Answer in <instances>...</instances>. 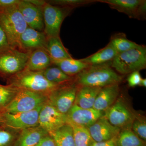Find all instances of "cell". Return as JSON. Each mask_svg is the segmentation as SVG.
I'll return each instance as SVG.
<instances>
[{"instance_id": "obj_1", "label": "cell", "mask_w": 146, "mask_h": 146, "mask_svg": "<svg viewBox=\"0 0 146 146\" xmlns=\"http://www.w3.org/2000/svg\"><path fill=\"white\" fill-rule=\"evenodd\" d=\"M111 63L89 66L76 76L74 82L78 86L100 88L119 84L122 81V77L111 67Z\"/></svg>"}, {"instance_id": "obj_13", "label": "cell", "mask_w": 146, "mask_h": 146, "mask_svg": "<svg viewBox=\"0 0 146 146\" xmlns=\"http://www.w3.org/2000/svg\"><path fill=\"white\" fill-rule=\"evenodd\" d=\"M104 112L93 108L84 109L74 104L66 115L68 122L87 128L104 116Z\"/></svg>"}, {"instance_id": "obj_29", "label": "cell", "mask_w": 146, "mask_h": 146, "mask_svg": "<svg viewBox=\"0 0 146 146\" xmlns=\"http://www.w3.org/2000/svg\"><path fill=\"white\" fill-rule=\"evenodd\" d=\"M20 89L8 84H0V110H3L13 100Z\"/></svg>"}, {"instance_id": "obj_20", "label": "cell", "mask_w": 146, "mask_h": 146, "mask_svg": "<svg viewBox=\"0 0 146 146\" xmlns=\"http://www.w3.org/2000/svg\"><path fill=\"white\" fill-rule=\"evenodd\" d=\"M48 134L39 126L23 129L13 146H35Z\"/></svg>"}, {"instance_id": "obj_19", "label": "cell", "mask_w": 146, "mask_h": 146, "mask_svg": "<svg viewBox=\"0 0 146 146\" xmlns=\"http://www.w3.org/2000/svg\"><path fill=\"white\" fill-rule=\"evenodd\" d=\"M102 88L78 86L74 104L84 109L93 108L97 96Z\"/></svg>"}, {"instance_id": "obj_5", "label": "cell", "mask_w": 146, "mask_h": 146, "mask_svg": "<svg viewBox=\"0 0 146 146\" xmlns=\"http://www.w3.org/2000/svg\"><path fill=\"white\" fill-rule=\"evenodd\" d=\"M47 100L48 95L46 94L20 89L2 112L13 114L31 111L44 104Z\"/></svg>"}, {"instance_id": "obj_32", "label": "cell", "mask_w": 146, "mask_h": 146, "mask_svg": "<svg viewBox=\"0 0 146 146\" xmlns=\"http://www.w3.org/2000/svg\"><path fill=\"white\" fill-rule=\"evenodd\" d=\"M13 139V134L5 129H0V146H9Z\"/></svg>"}, {"instance_id": "obj_21", "label": "cell", "mask_w": 146, "mask_h": 146, "mask_svg": "<svg viewBox=\"0 0 146 146\" xmlns=\"http://www.w3.org/2000/svg\"><path fill=\"white\" fill-rule=\"evenodd\" d=\"M46 49L52 62L72 58L63 45L60 36L48 37Z\"/></svg>"}, {"instance_id": "obj_35", "label": "cell", "mask_w": 146, "mask_h": 146, "mask_svg": "<svg viewBox=\"0 0 146 146\" xmlns=\"http://www.w3.org/2000/svg\"><path fill=\"white\" fill-rule=\"evenodd\" d=\"M20 0H0V13L13 6L17 5Z\"/></svg>"}, {"instance_id": "obj_28", "label": "cell", "mask_w": 146, "mask_h": 146, "mask_svg": "<svg viewBox=\"0 0 146 146\" xmlns=\"http://www.w3.org/2000/svg\"><path fill=\"white\" fill-rule=\"evenodd\" d=\"M118 53L123 52L138 46L135 42L129 40L125 34L119 33L113 35L108 43Z\"/></svg>"}, {"instance_id": "obj_39", "label": "cell", "mask_w": 146, "mask_h": 146, "mask_svg": "<svg viewBox=\"0 0 146 146\" xmlns=\"http://www.w3.org/2000/svg\"><path fill=\"white\" fill-rule=\"evenodd\" d=\"M139 86H143V87H146V79L145 78H142V80L140 82V84Z\"/></svg>"}, {"instance_id": "obj_37", "label": "cell", "mask_w": 146, "mask_h": 146, "mask_svg": "<svg viewBox=\"0 0 146 146\" xmlns=\"http://www.w3.org/2000/svg\"><path fill=\"white\" fill-rule=\"evenodd\" d=\"M115 138L107 141L100 142H94L91 146H117L116 145Z\"/></svg>"}, {"instance_id": "obj_24", "label": "cell", "mask_w": 146, "mask_h": 146, "mask_svg": "<svg viewBox=\"0 0 146 146\" xmlns=\"http://www.w3.org/2000/svg\"><path fill=\"white\" fill-rule=\"evenodd\" d=\"M52 62V64L57 66L67 75L72 77L90 66L80 59H75L72 58Z\"/></svg>"}, {"instance_id": "obj_7", "label": "cell", "mask_w": 146, "mask_h": 146, "mask_svg": "<svg viewBox=\"0 0 146 146\" xmlns=\"http://www.w3.org/2000/svg\"><path fill=\"white\" fill-rule=\"evenodd\" d=\"M72 82L59 85L48 95L47 102L65 115L74 104L78 89L75 82Z\"/></svg>"}, {"instance_id": "obj_23", "label": "cell", "mask_w": 146, "mask_h": 146, "mask_svg": "<svg viewBox=\"0 0 146 146\" xmlns=\"http://www.w3.org/2000/svg\"><path fill=\"white\" fill-rule=\"evenodd\" d=\"M48 134L53 139L56 146H76L73 128L68 123Z\"/></svg>"}, {"instance_id": "obj_22", "label": "cell", "mask_w": 146, "mask_h": 146, "mask_svg": "<svg viewBox=\"0 0 146 146\" xmlns=\"http://www.w3.org/2000/svg\"><path fill=\"white\" fill-rule=\"evenodd\" d=\"M117 54L114 48L108 44L94 54L80 60L90 66L102 65L111 63Z\"/></svg>"}, {"instance_id": "obj_26", "label": "cell", "mask_w": 146, "mask_h": 146, "mask_svg": "<svg viewBox=\"0 0 146 146\" xmlns=\"http://www.w3.org/2000/svg\"><path fill=\"white\" fill-rule=\"evenodd\" d=\"M42 72L48 81L58 85L68 83L74 80L72 77L67 75L60 68L54 64L42 71Z\"/></svg>"}, {"instance_id": "obj_25", "label": "cell", "mask_w": 146, "mask_h": 146, "mask_svg": "<svg viewBox=\"0 0 146 146\" xmlns=\"http://www.w3.org/2000/svg\"><path fill=\"white\" fill-rule=\"evenodd\" d=\"M115 141L117 146H145V141L129 128L121 129L115 138Z\"/></svg>"}, {"instance_id": "obj_16", "label": "cell", "mask_w": 146, "mask_h": 146, "mask_svg": "<svg viewBox=\"0 0 146 146\" xmlns=\"http://www.w3.org/2000/svg\"><path fill=\"white\" fill-rule=\"evenodd\" d=\"M47 39L44 31H38L28 27L20 38L21 50L25 52H31L37 49H46Z\"/></svg>"}, {"instance_id": "obj_18", "label": "cell", "mask_w": 146, "mask_h": 146, "mask_svg": "<svg viewBox=\"0 0 146 146\" xmlns=\"http://www.w3.org/2000/svg\"><path fill=\"white\" fill-rule=\"evenodd\" d=\"M52 65V60L46 50L39 48L30 52L25 68L34 72H42Z\"/></svg>"}, {"instance_id": "obj_3", "label": "cell", "mask_w": 146, "mask_h": 146, "mask_svg": "<svg viewBox=\"0 0 146 146\" xmlns=\"http://www.w3.org/2000/svg\"><path fill=\"white\" fill-rule=\"evenodd\" d=\"M0 24L11 48L21 50L20 38L28 26L18 10L17 5L0 13Z\"/></svg>"}, {"instance_id": "obj_11", "label": "cell", "mask_w": 146, "mask_h": 146, "mask_svg": "<svg viewBox=\"0 0 146 146\" xmlns=\"http://www.w3.org/2000/svg\"><path fill=\"white\" fill-rule=\"evenodd\" d=\"M113 9L125 13L129 18L141 20L146 18L145 0H97Z\"/></svg>"}, {"instance_id": "obj_36", "label": "cell", "mask_w": 146, "mask_h": 146, "mask_svg": "<svg viewBox=\"0 0 146 146\" xmlns=\"http://www.w3.org/2000/svg\"><path fill=\"white\" fill-rule=\"evenodd\" d=\"M35 146H56L54 141L49 135H47L42 138Z\"/></svg>"}, {"instance_id": "obj_30", "label": "cell", "mask_w": 146, "mask_h": 146, "mask_svg": "<svg viewBox=\"0 0 146 146\" xmlns=\"http://www.w3.org/2000/svg\"><path fill=\"white\" fill-rule=\"evenodd\" d=\"M46 1L52 5L72 9L97 2V0H51Z\"/></svg>"}, {"instance_id": "obj_27", "label": "cell", "mask_w": 146, "mask_h": 146, "mask_svg": "<svg viewBox=\"0 0 146 146\" xmlns=\"http://www.w3.org/2000/svg\"><path fill=\"white\" fill-rule=\"evenodd\" d=\"M70 124L73 128V135L76 146H91L94 142L86 127Z\"/></svg>"}, {"instance_id": "obj_15", "label": "cell", "mask_w": 146, "mask_h": 146, "mask_svg": "<svg viewBox=\"0 0 146 146\" xmlns=\"http://www.w3.org/2000/svg\"><path fill=\"white\" fill-rule=\"evenodd\" d=\"M95 142L107 141L115 138L121 130L110 123L104 115L87 128Z\"/></svg>"}, {"instance_id": "obj_8", "label": "cell", "mask_w": 146, "mask_h": 146, "mask_svg": "<svg viewBox=\"0 0 146 146\" xmlns=\"http://www.w3.org/2000/svg\"><path fill=\"white\" fill-rule=\"evenodd\" d=\"M73 9L50 4L46 1L42 7L44 32L47 37L60 36V28L64 19Z\"/></svg>"}, {"instance_id": "obj_17", "label": "cell", "mask_w": 146, "mask_h": 146, "mask_svg": "<svg viewBox=\"0 0 146 146\" xmlns=\"http://www.w3.org/2000/svg\"><path fill=\"white\" fill-rule=\"evenodd\" d=\"M119 91L118 84L103 87L97 96L93 108L105 112L117 99Z\"/></svg>"}, {"instance_id": "obj_2", "label": "cell", "mask_w": 146, "mask_h": 146, "mask_svg": "<svg viewBox=\"0 0 146 146\" xmlns=\"http://www.w3.org/2000/svg\"><path fill=\"white\" fill-rule=\"evenodd\" d=\"M8 84L19 89H25L48 95L60 85L52 83L45 78L42 72L25 69L7 79Z\"/></svg>"}, {"instance_id": "obj_12", "label": "cell", "mask_w": 146, "mask_h": 146, "mask_svg": "<svg viewBox=\"0 0 146 146\" xmlns=\"http://www.w3.org/2000/svg\"><path fill=\"white\" fill-rule=\"evenodd\" d=\"M68 123L67 115L62 114L47 102L43 105L39 112L38 126L48 133Z\"/></svg>"}, {"instance_id": "obj_9", "label": "cell", "mask_w": 146, "mask_h": 146, "mask_svg": "<svg viewBox=\"0 0 146 146\" xmlns=\"http://www.w3.org/2000/svg\"><path fill=\"white\" fill-rule=\"evenodd\" d=\"M104 116L111 124L120 129L131 128L136 116L121 98H119L104 112Z\"/></svg>"}, {"instance_id": "obj_6", "label": "cell", "mask_w": 146, "mask_h": 146, "mask_svg": "<svg viewBox=\"0 0 146 146\" xmlns=\"http://www.w3.org/2000/svg\"><path fill=\"white\" fill-rule=\"evenodd\" d=\"M30 52L10 48L0 53V76L8 79L25 69Z\"/></svg>"}, {"instance_id": "obj_34", "label": "cell", "mask_w": 146, "mask_h": 146, "mask_svg": "<svg viewBox=\"0 0 146 146\" xmlns=\"http://www.w3.org/2000/svg\"><path fill=\"white\" fill-rule=\"evenodd\" d=\"M10 48L5 32L0 24V53Z\"/></svg>"}, {"instance_id": "obj_10", "label": "cell", "mask_w": 146, "mask_h": 146, "mask_svg": "<svg viewBox=\"0 0 146 146\" xmlns=\"http://www.w3.org/2000/svg\"><path fill=\"white\" fill-rule=\"evenodd\" d=\"M43 106L28 112L13 114L3 113L4 125L9 128L22 130L38 126L39 113Z\"/></svg>"}, {"instance_id": "obj_14", "label": "cell", "mask_w": 146, "mask_h": 146, "mask_svg": "<svg viewBox=\"0 0 146 146\" xmlns=\"http://www.w3.org/2000/svg\"><path fill=\"white\" fill-rule=\"evenodd\" d=\"M17 7L28 26L39 31H44L42 7L36 6L28 0H20Z\"/></svg>"}, {"instance_id": "obj_4", "label": "cell", "mask_w": 146, "mask_h": 146, "mask_svg": "<svg viewBox=\"0 0 146 146\" xmlns=\"http://www.w3.org/2000/svg\"><path fill=\"white\" fill-rule=\"evenodd\" d=\"M114 70L122 74H127L146 68L145 46H137L117 54L111 63Z\"/></svg>"}, {"instance_id": "obj_33", "label": "cell", "mask_w": 146, "mask_h": 146, "mask_svg": "<svg viewBox=\"0 0 146 146\" xmlns=\"http://www.w3.org/2000/svg\"><path fill=\"white\" fill-rule=\"evenodd\" d=\"M141 74L139 71H135L130 73L127 79L128 84L131 87L139 86L142 80Z\"/></svg>"}, {"instance_id": "obj_31", "label": "cell", "mask_w": 146, "mask_h": 146, "mask_svg": "<svg viewBox=\"0 0 146 146\" xmlns=\"http://www.w3.org/2000/svg\"><path fill=\"white\" fill-rule=\"evenodd\" d=\"M131 129L141 140L146 141V122L145 118L136 116L131 125Z\"/></svg>"}, {"instance_id": "obj_40", "label": "cell", "mask_w": 146, "mask_h": 146, "mask_svg": "<svg viewBox=\"0 0 146 146\" xmlns=\"http://www.w3.org/2000/svg\"><path fill=\"white\" fill-rule=\"evenodd\" d=\"M4 125V120L3 118V113L0 110V125Z\"/></svg>"}, {"instance_id": "obj_38", "label": "cell", "mask_w": 146, "mask_h": 146, "mask_svg": "<svg viewBox=\"0 0 146 146\" xmlns=\"http://www.w3.org/2000/svg\"><path fill=\"white\" fill-rule=\"evenodd\" d=\"M29 2L32 4L36 5V6L43 7L46 3V1L43 0H28Z\"/></svg>"}]
</instances>
